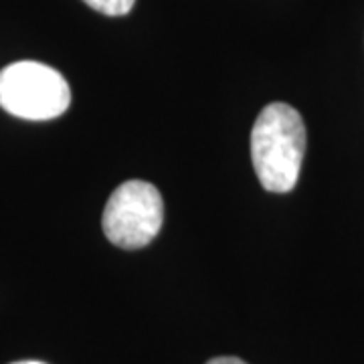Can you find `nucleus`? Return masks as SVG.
<instances>
[{
    "label": "nucleus",
    "mask_w": 364,
    "mask_h": 364,
    "mask_svg": "<svg viewBox=\"0 0 364 364\" xmlns=\"http://www.w3.org/2000/svg\"><path fill=\"white\" fill-rule=\"evenodd\" d=\"M306 154V126L296 107L269 104L251 130V160L261 186L269 193H289L298 184Z\"/></svg>",
    "instance_id": "nucleus-1"
},
{
    "label": "nucleus",
    "mask_w": 364,
    "mask_h": 364,
    "mask_svg": "<svg viewBox=\"0 0 364 364\" xmlns=\"http://www.w3.org/2000/svg\"><path fill=\"white\" fill-rule=\"evenodd\" d=\"M71 90L65 77L37 61H18L0 71V107L23 119L43 122L65 114Z\"/></svg>",
    "instance_id": "nucleus-2"
},
{
    "label": "nucleus",
    "mask_w": 364,
    "mask_h": 364,
    "mask_svg": "<svg viewBox=\"0 0 364 364\" xmlns=\"http://www.w3.org/2000/svg\"><path fill=\"white\" fill-rule=\"evenodd\" d=\"M164 219L162 196L154 184L128 181L112 193L104 208L102 227L116 247H146L160 231Z\"/></svg>",
    "instance_id": "nucleus-3"
},
{
    "label": "nucleus",
    "mask_w": 364,
    "mask_h": 364,
    "mask_svg": "<svg viewBox=\"0 0 364 364\" xmlns=\"http://www.w3.org/2000/svg\"><path fill=\"white\" fill-rule=\"evenodd\" d=\"M83 2L97 13L107 16H122L130 13L136 0H83Z\"/></svg>",
    "instance_id": "nucleus-4"
},
{
    "label": "nucleus",
    "mask_w": 364,
    "mask_h": 364,
    "mask_svg": "<svg viewBox=\"0 0 364 364\" xmlns=\"http://www.w3.org/2000/svg\"><path fill=\"white\" fill-rule=\"evenodd\" d=\"M207 364H247L243 363L241 358H235V356H219V358H213Z\"/></svg>",
    "instance_id": "nucleus-5"
},
{
    "label": "nucleus",
    "mask_w": 364,
    "mask_h": 364,
    "mask_svg": "<svg viewBox=\"0 0 364 364\" xmlns=\"http://www.w3.org/2000/svg\"><path fill=\"white\" fill-rule=\"evenodd\" d=\"M14 364H45V363H37V360H23V363H14Z\"/></svg>",
    "instance_id": "nucleus-6"
}]
</instances>
